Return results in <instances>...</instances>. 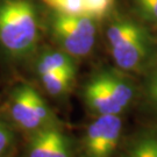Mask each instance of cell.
I'll use <instances>...</instances> for the list:
<instances>
[{
  "instance_id": "6da1fadb",
  "label": "cell",
  "mask_w": 157,
  "mask_h": 157,
  "mask_svg": "<svg viewBox=\"0 0 157 157\" xmlns=\"http://www.w3.org/2000/svg\"><path fill=\"white\" fill-rule=\"evenodd\" d=\"M39 40L37 13L30 0L0 1V45L12 58L32 54Z\"/></svg>"
},
{
  "instance_id": "7a4b0ae2",
  "label": "cell",
  "mask_w": 157,
  "mask_h": 157,
  "mask_svg": "<svg viewBox=\"0 0 157 157\" xmlns=\"http://www.w3.org/2000/svg\"><path fill=\"white\" fill-rule=\"evenodd\" d=\"M107 40L114 62L124 71H141L151 58L149 36L133 21H114L108 27Z\"/></svg>"
},
{
  "instance_id": "3957f363",
  "label": "cell",
  "mask_w": 157,
  "mask_h": 157,
  "mask_svg": "<svg viewBox=\"0 0 157 157\" xmlns=\"http://www.w3.org/2000/svg\"><path fill=\"white\" fill-rule=\"evenodd\" d=\"M8 113L14 126L28 135L59 124L44 98L27 83L17 85L11 92Z\"/></svg>"
},
{
  "instance_id": "277c9868",
  "label": "cell",
  "mask_w": 157,
  "mask_h": 157,
  "mask_svg": "<svg viewBox=\"0 0 157 157\" xmlns=\"http://www.w3.org/2000/svg\"><path fill=\"white\" fill-rule=\"evenodd\" d=\"M51 33L61 49L73 58L90 54L95 42V25L85 14H59L51 20Z\"/></svg>"
},
{
  "instance_id": "5b68a950",
  "label": "cell",
  "mask_w": 157,
  "mask_h": 157,
  "mask_svg": "<svg viewBox=\"0 0 157 157\" xmlns=\"http://www.w3.org/2000/svg\"><path fill=\"white\" fill-rule=\"evenodd\" d=\"M122 120L120 115H98L82 139L83 157H112L120 143Z\"/></svg>"
},
{
  "instance_id": "8992f818",
  "label": "cell",
  "mask_w": 157,
  "mask_h": 157,
  "mask_svg": "<svg viewBox=\"0 0 157 157\" xmlns=\"http://www.w3.org/2000/svg\"><path fill=\"white\" fill-rule=\"evenodd\" d=\"M85 105L95 115H107L117 114L120 115L124 112L121 107L113 99L112 94L106 89V86L101 82L98 73L85 84L83 91Z\"/></svg>"
},
{
  "instance_id": "52a82bcc",
  "label": "cell",
  "mask_w": 157,
  "mask_h": 157,
  "mask_svg": "<svg viewBox=\"0 0 157 157\" xmlns=\"http://www.w3.org/2000/svg\"><path fill=\"white\" fill-rule=\"evenodd\" d=\"M98 76L112 94L113 99L117 101L121 109L124 111L130 105L135 95L133 84L126 77L114 70H104L98 73Z\"/></svg>"
},
{
  "instance_id": "ba28073f",
  "label": "cell",
  "mask_w": 157,
  "mask_h": 157,
  "mask_svg": "<svg viewBox=\"0 0 157 157\" xmlns=\"http://www.w3.org/2000/svg\"><path fill=\"white\" fill-rule=\"evenodd\" d=\"M61 129V124H58L29 135L26 149L27 157H50Z\"/></svg>"
},
{
  "instance_id": "9c48e42d",
  "label": "cell",
  "mask_w": 157,
  "mask_h": 157,
  "mask_svg": "<svg viewBox=\"0 0 157 157\" xmlns=\"http://www.w3.org/2000/svg\"><path fill=\"white\" fill-rule=\"evenodd\" d=\"M52 71L77 72L75 58L64 50H49L43 52L36 62V72L39 76Z\"/></svg>"
},
{
  "instance_id": "30bf717a",
  "label": "cell",
  "mask_w": 157,
  "mask_h": 157,
  "mask_svg": "<svg viewBox=\"0 0 157 157\" xmlns=\"http://www.w3.org/2000/svg\"><path fill=\"white\" fill-rule=\"evenodd\" d=\"M45 92L51 97L59 98L72 89L76 73L67 71H52L39 76Z\"/></svg>"
},
{
  "instance_id": "8fae6325",
  "label": "cell",
  "mask_w": 157,
  "mask_h": 157,
  "mask_svg": "<svg viewBox=\"0 0 157 157\" xmlns=\"http://www.w3.org/2000/svg\"><path fill=\"white\" fill-rule=\"evenodd\" d=\"M124 157H157V129L135 137L127 147Z\"/></svg>"
},
{
  "instance_id": "7c38bea8",
  "label": "cell",
  "mask_w": 157,
  "mask_h": 157,
  "mask_svg": "<svg viewBox=\"0 0 157 157\" xmlns=\"http://www.w3.org/2000/svg\"><path fill=\"white\" fill-rule=\"evenodd\" d=\"M49 8L59 14H83L84 0H42Z\"/></svg>"
},
{
  "instance_id": "4fadbf2b",
  "label": "cell",
  "mask_w": 157,
  "mask_h": 157,
  "mask_svg": "<svg viewBox=\"0 0 157 157\" xmlns=\"http://www.w3.org/2000/svg\"><path fill=\"white\" fill-rule=\"evenodd\" d=\"M114 0H84V12L92 20H101L111 11Z\"/></svg>"
},
{
  "instance_id": "5bb4252c",
  "label": "cell",
  "mask_w": 157,
  "mask_h": 157,
  "mask_svg": "<svg viewBox=\"0 0 157 157\" xmlns=\"http://www.w3.org/2000/svg\"><path fill=\"white\" fill-rule=\"evenodd\" d=\"M50 157H72V146H71V141L64 134L62 129L58 133L56 143L54 146L52 152Z\"/></svg>"
},
{
  "instance_id": "9a60e30c",
  "label": "cell",
  "mask_w": 157,
  "mask_h": 157,
  "mask_svg": "<svg viewBox=\"0 0 157 157\" xmlns=\"http://www.w3.org/2000/svg\"><path fill=\"white\" fill-rule=\"evenodd\" d=\"M13 142H14L13 130L4 120L0 119V157H5V155L11 149Z\"/></svg>"
},
{
  "instance_id": "2e32d148",
  "label": "cell",
  "mask_w": 157,
  "mask_h": 157,
  "mask_svg": "<svg viewBox=\"0 0 157 157\" xmlns=\"http://www.w3.org/2000/svg\"><path fill=\"white\" fill-rule=\"evenodd\" d=\"M136 6L143 17L157 21V0H135Z\"/></svg>"
},
{
  "instance_id": "e0dca14e",
  "label": "cell",
  "mask_w": 157,
  "mask_h": 157,
  "mask_svg": "<svg viewBox=\"0 0 157 157\" xmlns=\"http://www.w3.org/2000/svg\"><path fill=\"white\" fill-rule=\"evenodd\" d=\"M146 94L152 106H157V70L152 71L147 80Z\"/></svg>"
},
{
  "instance_id": "ac0fdd59",
  "label": "cell",
  "mask_w": 157,
  "mask_h": 157,
  "mask_svg": "<svg viewBox=\"0 0 157 157\" xmlns=\"http://www.w3.org/2000/svg\"><path fill=\"white\" fill-rule=\"evenodd\" d=\"M156 108H157V106H156Z\"/></svg>"
}]
</instances>
